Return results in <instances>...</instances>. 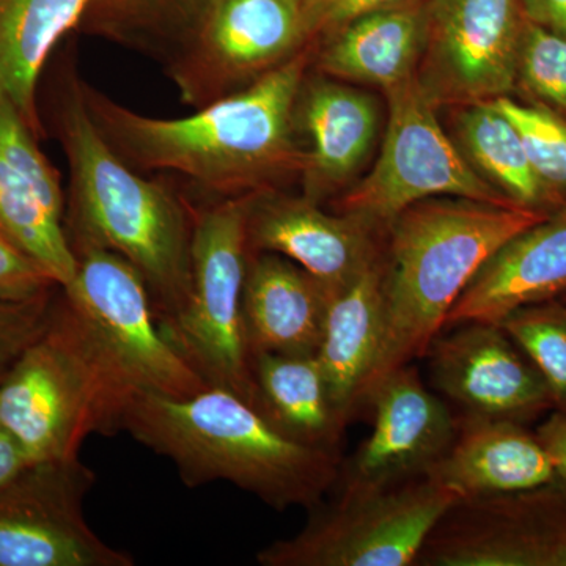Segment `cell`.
I'll return each mask as SVG.
<instances>
[{"mask_svg": "<svg viewBox=\"0 0 566 566\" xmlns=\"http://www.w3.org/2000/svg\"><path fill=\"white\" fill-rule=\"evenodd\" d=\"M308 51L243 91L182 118H155L122 106L81 81L87 109L112 148L142 172L177 174L212 199L273 192L303 174L296 106Z\"/></svg>", "mask_w": 566, "mask_h": 566, "instance_id": "6da1fadb", "label": "cell"}, {"mask_svg": "<svg viewBox=\"0 0 566 566\" xmlns=\"http://www.w3.org/2000/svg\"><path fill=\"white\" fill-rule=\"evenodd\" d=\"M55 132L70 169L65 229L74 253H117L147 282L158 322L181 311L191 286L196 211L163 182L150 181L111 147L93 122L76 74L63 77L54 98Z\"/></svg>", "mask_w": 566, "mask_h": 566, "instance_id": "7a4b0ae2", "label": "cell"}, {"mask_svg": "<svg viewBox=\"0 0 566 566\" xmlns=\"http://www.w3.org/2000/svg\"><path fill=\"white\" fill-rule=\"evenodd\" d=\"M122 431L169 458L186 486L222 480L281 512L315 509L340 479V453L294 441L222 387L188 397L134 395Z\"/></svg>", "mask_w": 566, "mask_h": 566, "instance_id": "3957f363", "label": "cell"}, {"mask_svg": "<svg viewBox=\"0 0 566 566\" xmlns=\"http://www.w3.org/2000/svg\"><path fill=\"white\" fill-rule=\"evenodd\" d=\"M546 216L460 197H434L400 212L386 230L385 337L365 397L379 379L424 357L480 268Z\"/></svg>", "mask_w": 566, "mask_h": 566, "instance_id": "277c9868", "label": "cell"}, {"mask_svg": "<svg viewBox=\"0 0 566 566\" xmlns=\"http://www.w3.org/2000/svg\"><path fill=\"white\" fill-rule=\"evenodd\" d=\"M132 398L59 289L46 326L0 378V422L32 463L65 460L88 436L122 431Z\"/></svg>", "mask_w": 566, "mask_h": 566, "instance_id": "5b68a950", "label": "cell"}, {"mask_svg": "<svg viewBox=\"0 0 566 566\" xmlns=\"http://www.w3.org/2000/svg\"><path fill=\"white\" fill-rule=\"evenodd\" d=\"M253 199L218 200L196 211L188 300L174 318L159 324L167 340L208 386L230 390L256 408L243 312Z\"/></svg>", "mask_w": 566, "mask_h": 566, "instance_id": "8992f818", "label": "cell"}, {"mask_svg": "<svg viewBox=\"0 0 566 566\" xmlns=\"http://www.w3.org/2000/svg\"><path fill=\"white\" fill-rule=\"evenodd\" d=\"M452 488L422 475L381 488H342L292 538L256 554L262 566L416 565L428 536L460 502Z\"/></svg>", "mask_w": 566, "mask_h": 566, "instance_id": "52a82bcc", "label": "cell"}, {"mask_svg": "<svg viewBox=\"0 0 566 566\" xmlns=\"http://www.w3.org/2000/svg\"><path fill=\"white\" fill-rule=\"evenodd\" d=\"M76 256L63 297L133 397H188L210 387L167 340L147 282L128 260L102 248L77 249Z\"/></svg>", "mask_w": 566, "mask_h": 566, "instance_id": "ba28073f", "label": "cell"}, {"mask_svg": "<svg viewBox=\"0 0 566 566\" xmlns=\"http://www.w3.org/2000/svg\"><path fill=\"white\" fill-rule=\"evenodd\" d=\"M389 122L370 174L338 199L337 212L387 230L406 208L434 197L517 207L482 177L453 144L416 76L386 92Z\"/></svg>", "mask_w": 566, "mask_h": 566, "instance_id": "9c48e42d", "label": "cell"}, {"mask_svg": "<svg viewBox=\"0 0 566 566\" xmlns=\"http://www.w3.org/2000/svg\"><path fill=\"white\" fill-rule=\"evenodd\" d=\"M307 41L301 0H208L167 69L182 102L199 109L243 91Z\"/></svg>", "mask_w": 566, "mask_h": 566, "instance_id": "30bf717a", "label": "cell"}, {"mask_svg": "<svg viewBox=\"0 0 566 566\" xmlns=\"http://www.w3.org/2000/svg\"><path fill=\"white\" fill-rule=\"evenodd\" d=\"M95 474L80 455L36 461L0 490V566H134L84 515Z\"/></svg>", "mask_w": 566, "mask_h": 566, "instance_id": "8fae6325", "label": "cell"}, {"mask_svg": "<svg viewBox=\"0 0 566 566\" xmlns=\"http://www.w3.org/2000/svg\"><path fill=\"white\" fill-rule=\"evenodd\" d=\"M524 20L520 0H430L417 80L436 106L515 91Z\"/></svg>", "mask_w": 566, "mask_h": 566, "instance_id": "7c38bea8", "label": "cell"}, {"mask_svg": "<svg viewBox=\"0 0 566 566\" xmlns=\"http://www.w3.org/2000/svg\"><path fill=\"white\" fill-rule=\"evenodd\" d=\"M416 565L566 566V483L458 502Z\"/></svg>", "mask_w": 566, "mask_h": 566, "instance_id": "4fadbf2b", "label": "cell"}, {"mask_svg": "<svg viewBox=\"0 0 566 566\" xmlns=\"http://www.w3.org/2000/svg\"><path fill=\"white\" fill-rule=\"evenodd\" d=\"M436 389L463 417L526 424L554 411L545 379L497 323H465L442 331L424 357Z\"/></svg>", "mask_w": 566, "mask_h": 566, "instance_id": "5bb4252c", "label": "cell"}, {"mask_svg": "<svg viewBox=\"0 0 566 566\" xmlns=\"http://www.w3.org/2000/svg\"><path fill=\"white\" fill-rule=\"evenodd\" d=\"M364 405L374 411V430L342 469V488H381L427 475L455 439L460 420L424 387L415 364L379 379Z\"/></svg>", "mask_w": 566, "mask_h": 566, "instance_id": "9a60e30c", "label": "cell"}, {"mask_svg": "<svg viewBox=\"0 0 566 566\" xmlns=\"http://www.w3.org/2000/svg\"><path fill=\"white\" fill-rule=\"evenodd\" d=\"M57 170L13 103L0 93V233L59 285L77 270Z\"/></svg>", "mask_w": 566, "mask_h": 566, "instance_id": "2e32d148", "label": "cell"}, {"mask_svg": "<svg viewBox=\"0 0 566 566\" xmlns=\"http://www.w3.org/2000/svg\"><path fill=\"white\" fill-rule=\"evenodd\" d=\"M378 229L352 214H329L307 197L264 192L249 212V252H270L292 260L334 293L381 253Z\"/></svg>", "mask_w": 566, "mask_h": 566, "instance_id": "e0dca14e", "label": "cell"}, {"mask_svg": "<svg viewBox=\"0 0 566 566\" xmlns=\"http://www.w3.org/2000/svg\"><path fill=\"white\" fill-rule=\"evenodd\" d=\"M566 293V203L510 238L465 286L444 329L465 323H501L526 305Z\"/></svg>", "mask_w": 566, "mask_h": 566, "instance_id": "ac0fdd59", "label": "cell"}, {"mask_svg": "<svg viewBox=\"0 0 566 566\" xmlns=\"http://www.w3.org/2000/svg\"><path fill=\"white\" fill-rule=\"evenodd\" d=\"M461 501L524 493L560 482L553 461L526 424L461 417L455 439L430 469Z\"/></svg>", "mask_w": 566, "mask_h": 566, "instance_id": "d6986e66", "label": "cell"}, {"mask_svg": "<svg viewBox=\"0 0 566 566\" xmlns=\"http://www.w3.org/2000/svg\"><path fill=\"white\" fill-rule=\"evenodd\" d=\"M296 123L308 137L304 196L319 203L344 191L359 172L378 133V106L367 93L319 77L304 81Z\"/></svg>", "mask_w": 566, "mask_h": 566, "instance_id": "ffe728a7", "label": "cell"}, {"mask_svg": "<svg viewBox=\"0 0 566 566\" xmlns=\"http://www.w3.org/2000/svg\"><path fill=\"white\" fill-rule=\"evenodd\" d=\"M331 294L314 275L277 253L249 252L243 312L252 356H315Z\"/></svg>", "mask_w": 566, "mask_h": 566, "instance_id": "44dd1931", "label": "cell"}, {"mask_svg": "<svg viewBox=\"0 0 566 566\" xmlns=\"http://www.w3.org/2000/svg\"><path fill=\"white\" fill-rule=\"evenodd\" d=\"M385 249L331 296L315 356L338 415L348 424L364 405L385 337Z\"/></svg>", "mask_w": 566, "mask_h": 566, "instance_id": "7402d4cb", "label": "cell"}, {"mask_svg": "<svg viewBox=\"0 0 566 566\" xmlns=\"http://www.w3.org/2000/svg\"><path fill=\"white\" fill-rule=\"evenodd\" d=\"M424 24V9L416 2L364 14L327 36L318 69L335 80L390 91L416 76Z\"/></svg>", "mask_w": 566, "mask_h": 566, "instance_id": "603a6c76", "label": "cell"}, {"mask_svg": "<svg viewBox=\"0 0 566 566\" xmlns=\"http://www.w3.org/2000/svg\"><path fill=\"white\" fill-rule=\"evenodd\" d=\"M93 0H0V93L43 136L39 82L52 51L81 28Z\"/></svg>", "mask_w": 566, "mask_h": 566, "instance_id": "cb8c5ba5", "label": "cell"}, {"mask_svg": "<svg viewBox=\"0 0 566 566\" xmlns=\"http://www.w3.org/2000/svg\"><path fill=\"white\" fill-rule=\"evenodd\" d=\"M256 409L294 441L340 453L346 423L316 356L253 354Z\"/></svg>", "mask_w": 566, "mask_h": 566, "instance_id": "d4e9b609", "label": "cell"}, {"mask_svg": "<svg viewBox=\"0 0 566 566\" xmlns=\"http://www.w3.org/2000/svg\"><path fill=\"white\" fill-rule=\"evenodd\" d=\"M457 107L458 142L476 172L517 207L545 214L564 207L536 177L515 126L493 102Z\"/></svg>", "mask_w": 566, "mask_h": 566, "instance_id": "484cf974", "label": "cell"}, {"mask_svg": "<svg viewBox=\"0 0 566 566\" xmlns=\"http://www.w3.org/2000/svg\"><path fill=\"white\" fill-rule=\"evenodd\" d=\"M208 0H93L81 28L123 43H167V54L189 31Z\"/></svg>", "mask_w": 566, "mask_h": 566, "instance_id": "4316f807", "label": "cell"}, {"mask_svg": "<svg viewBox=\"0 0 566 566\" xmlns=\"http://www.w3.org/2000/svg\"><path fill=\"white\" fill-rule=\"evenodd\" d=\"M499 324L545 379L554 411L566 412V303L526 305Z\"/></svg>", "mask_w": 566, "mask_h": 566, "instance_id": "83f0119b", "label": "cell"}, {"mask_svg": "<svg viewBox=\"0 0 566 566\" xmlns=\"http://www.w3.org/2000/svg\"><path fill=\"white\" fill-rule=\"evenodd\" d=\"M494 106L515 126L536 177L562 205L566 203V118L542 103L526 104L510 95Z\"/></svg>", "mask_w": 566, "mask_h": 566, "instance_id": "f1b7e54d", "label": "cell"}, {"mask_svg": "<svg viewBox=\"0 0 566 566\" xmlns=\"http://www.w3.org/2000/svg\"><path fill=\"white\" fill-rule=\"evenodd\" d=\"M566 114V39L524 20L516 63V87Z\"/></svg>", "mask_w": 566, "mask_h": 566, "instance_id": "f546056e", "label": "cell"}, {"mask_svg": "<svg viewBox=\"0 0 566 566\" xmlns=\"http://www.w3.org/2000/svg\"><path fill=\"white\" fill-rule=\"evenodd\" d=\"M57 290L32 300L17 301L0 297V371L7 370L14 359L39 337L50 318Z\"/></svg>", "mask_w": 566, "mask_h": 566, "instance_id": "4dcf8cb0", "label": "cell"}, {"mask_svg": "<svg viewBox=\"0 0 566 566\" xmlns=\"http://www.w3.org/2000/svg\"><path fill=\"white\" fill-rule=\"evenodd\" d=\"M59 283L0 233V297L32 300L55 292Z\"/></svg>", "mask_w": 566, "mask_h": 566, "instance_id": "1f68e13d", "label": "cell"}, {"mask_svg": "<svg viewBox=\"0 0 566 566\" xmlns=\"http://www.w3.org/2000/svg\"><path fill=\"white\" fill-rule=\"evenodd\" d=\"M417 0H301L305 33L311 41L315 36H329L364 14L415 3Z\"/></svg>", "mask_w": 566, "mask_h": 566, "instance_id": "d6a6232c", "label": "cell"}, {"mask_svg": "<svg viewBox=\"0 0 566 566\" xmlns=\"http://www.w3.org/2000/svg\"><path fill=\"white\" fill-rule=\"evenodd\" d=\"M535 434L553 461L558 480L566 483V412L554 411Z\"/></svg>", "mask_w": 566, "mask_h": 566, "instance_id": "836d02e7", "label": "cell"}, {"mask_svg": "<svg viewBox=\"0 0 566 566\" xmlns=\"http://www.w3.org/2000/svg\"><path fill=\"white\" fill-rule=\"evenodd\" d=\"M527 21L566 39V0H520Z\"/></svg>", "mask_w": 566, "mask_h": 566, "instance_id": "e575fe53", "label": "cell"}, {"mask_svg": "<svg viewBox=\"0 0 566 566\" xmlns=\"http://www.w3.org/2000/svg\"><path fill=\"white\" fill-rule=\"evenodd\" d=\"M32 464L18 439L0 422V490Z\"/></svg>", "mask_w": 566, "mask_h": 566, "instance_id": "d590c367", "label": "cell"}, {"mask_svg": "<svg viewBox=\"0 0 566 566\" xmlns=\"http://www.w3.org/2000/svg\"><path fill=\"white\" fill-rule=\"evenodd\" d=\"M562 301H564V303H566V293L564 294V296H562Z\"/></svg>", "mask_w": 566, "mask_h": 566, "instance_id": "8d00e7d4", "label": "cell"}, {"mask_svg": "<svg viewBox=\"0 0 566 566\" xmlns=\"http://www.w3.org/2000/svg\"><path fill=\"white\" fill-rule=\"evenodd\" d=\"M3 371H6V370H3ZM3 371H0V378H2Z\"/></svg>", "mask_w": 566, "mask_h": 566, "instance_id": "74e56055", "label": "cell"}]
</instances>
